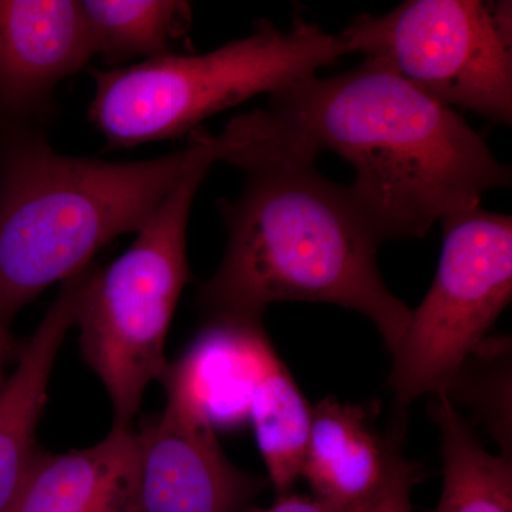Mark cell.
Here are the masks:
<instances>
[{
	"label": "cell",
	"mask_w": 512,
	"mask_h": 512,
	"mask_svg": "<svg viewBox=\"0 0 512 512\" xmlns=\"http://www.w3.org/2000/svg\"><path fill=\"white\" fill-rule=\"evenodd\" d=\"M214 138L217 160L247 183L222 208L228 244L198 293L205 319L262 322L271 303H332L372 320L393 356L412 309L384 284L382 244L346 187L316 170L319 148L271 109L235 117Z\"/></svg>",
	"instance_id": "6da1fadb"
},
{
	"label": "cell",
	"mask_w": 512,
	"mask_h": 512,
	"mask_svg": "<svg viewBox=\"0 0 512 512\" xmlns=\"http://www.w3.org/2000/svg\"><path fill=\"white\" fill-rule=\"evenodd\" d=\"M268 109L353 165L346 190L380 244L424 237L512 183L511 168L453 107L380 60L303 79L271 94Z\"/></svg>",
	"instance_id": "7a4b0ae2"
},
{
	"label": "cell",
	"mask_w": 512,
	"mask_h": 512,
	"mask_svg": "<svg viewBox=\"0 0 512 512\" xmlns=\"http://www.w3.org/2000/svg\"><path fill=\"white\" fill-rule=\"evenodd\" d=\"M217 160L205 130L177 153L109 163L57 153L40 128L9 127L0 143V313L89 266L120 235L140 232L195 165Z\"/></svg>",
	"instance_id": "3957f363"
},
{
	"label": "cell",
	"mask_w": 512,
	"mask_h": 512,
	"mask_svg": "<svg viewBox=\"0 0 512 512\" xmlns=\"http://www.w3.org/2000/svg\"><path fill=\"white\" fill-rule=\"evenodd\" d=\"M348 55L338 35L303 18L288 30L268 20L251 35L205 55H171L93 70L90 120L114 147L184 136L214 114L275 94Z\"/></svg>",
	"instance_id": "277c9868"
},
{
	"label": "cell",
	"mask_w": 512,
	"mask_h": 512,
	"mask_svg": "<svg viewBox=\"0 0 512 512\" xmlns=\"http://www.w3.org/2000/svg\"><path fill=\"white\" fill-rule=\"evenodd\" d=\"M214 163L208 158L195 165L137 232L130 249L87 276L74 325L87 365L109 393L114 426H133L148 384L161 382L170 365L165 340L190 281L188 217Z\"/></svg>",
	"instance_id": "5b68a950"
},
{
	"label": "cell",
	"mask_w": 512,
	"mask_h": 512,
	"mask_svg": "<svg viewBox=\"0 0 512 512\" xmlns=\"http://www.w3.org/2000/svg\"><path fill=\"white\" fill-rule=\"evenodd\" d=\"M444 244L429 293L412 311L393 357L394 430L424 394L447 392L512 296V220L476 207L441 221Z\"/></svg>",
	"instance_id": "8992f818"
},
{
	"label": "cell",
	"mask_w": 512,
	"mask_h": 512,
	"mask_svg": "<svg viewBox=\"0 0 512 512\" xmlns=\"http://www.w3.org/2000/svg\"><path fill=\"white\" fill-rule=\"evenodd\" d=\"M338 37L348 55L380 60L448 106L512 123L510 2L409 0L357 16Z\"/></svg>",
	"instance_id": "52a82bcc"
},
{
	"label": "cell",
	"mask_w": 512,
	"mask_h": 512,
	"mask_svg": "<svg viewBox=\"0 0 512 512\" xmlns=\"http://www.w3.org/2000/svg\"><path fill=\"white\" fill-rule=\"evenodd\" d=\"M136 436L138 512H245L265 488L228 460L207 414L184 394L167 390L163 412Z\"/></svg>",
	"instance_id": "ba28073f"
},
{
	"label": "cell",
	"mask_w": 512,
	"mask_h": 512,
	"mask_svg": "<svg viewBox=\"0 0 512 512\" xmlns=\"http://www.w3.org/2000/svg\"><path fill=\"white\" fill-rule=\"evenodd\" d=\"M94 56L80 2L0 0V111L26 124Z\"/></svg>",
	"instance_id": "9c48e42d"
},
{
	"label": "cell",
	"mask_w": 512,
	"mask_h": 512,
	"mask_svg": "<svg viewBox=\"0 0 512 512\" xmlns=\"http://www.w3.org/2000/svg\"><path fill=\"white\" fill-rule=\"evenodd\" d=\"M90 266L63 282L59 295L37 325L8 379L0 387V512H12L40 448L36 433L47 400L57 353L76 323L80 295Z\"/></svg>",
	"instance_id": "30bf717a"
},
{
	"label": "cell",
	"mask_w": 512,
	"mask_h": 512,
	"mask_svg": "<svg viewBox=\"0 0 512 512\" xmlns=\"http://www.w3.org/2000/svg\"><path fill=\"white\" fill-rule=\"evenodd\" d=\"M400 444L380 436L369 407L328 397L312 410L302 477L316 500L357 512L382 488Z\"/></svg>",
	"instance_id": "8fae6325"
},
{
	"label": "cell",
	"mask_w": 512,
	"mask_h": 512,
	"mask_svg": "<svg viewBox=\"0 0 512 512\" xmlns=\"http://www.w3.org/2000/svg\"><path fill=\"white\" fill-rule=\"evenodd\" d=\"M12 512H138L136 430L113 426L96 446L40 451Z\"/></svg>",
	"instance_id": "7c38bea8"
},
{
	"label": "cell",
	"mask_w": 512,
	"mask_h": 512,
	"mask_svg": "<svg viewBox=\"0 0 512 512\" xmlns=\"http://www.w3.org/2000/svg\"><path fill=\"white\" fill-rule=\"evenodd\" d=\"M312 410L271 342L266 340L256 363L248 419L254 426L256 444L278 497L291 493L302 477Z\"/></svg>",
	"instance_id": "4fadbf2b"
},
{
	"label": "cell",
	"mask_w": 512,
	"mask_h": 512,
	"mask_svg": "<svg viewBox=\"0 0 512 512\" xmlns=\"http://www.w3.org/2000/svg\"><path fill=\"white\" fill-rule=\"evenodd\" d=\"M444 483L436 512H512L510 454L485 450L446 393L434 394Z\"/></svg>",
	"instance_id": "5bb4252c"
},
{
	"label": "cell",
	"mask_w": 512,
	"mask_h": 512,
	"mask_svg": "<svg viewBox=\"0 0 512 512\" xmlns=\"http://www.w3.org/2000/svg\"><path fill=\"white\" fill-rule=\"evenodd\" d=\"M80 8L94 56L109 64L174 55L191 25L190 3L177 0H84Z\"/></svg>",
	"instance_id": "9a60e30c"
},
{
	"label": "cell",
	"mask_w": 512,
	"mask_h": 512,
	"mask_svg": "<svg viewBox=\"0 0 512 512\" xmlns=\"http://www.w3.org/2000/svg\"><path fill=\"white\" fill-rule=\"evenodd\" d=\"M421 476L423 471L419 464L407 460L399 451L382 488L357 512H413L412 490Z\"/></svg>",
	"instance_id": "2e32d148"
},
{
	"label": "cell",
	"mask_w": 512,
	"mask_h": 512,
	"mask_svg": "<svg viewBox=\"0 0 512 512\" xmlns=\"http://www.w3.org/2000/svg\"><path fill=\"white\" fill-rule=\"evenodd\" d=\"M245 512H342L308 495H279L271 507H249Z\"/></svg>",
	"instance_id": "e0dca14e"
},
{
	"label": "cell",
	"mask_w": 512,
	"mask_h": 512,
	"mask_svg": "<svg viewBox=\"0 0 512 512\" xmlns=\"http://www.w3.org/2000/svg\"><path fill=\"white\" fill-rule=\"evenodd\" d=\"M23 345L10 333V322L0 313V387L8 379L9 369L18 362Z\"/></svg>",
	"instance_id": "ac0fdd59"
}]
</instances>
